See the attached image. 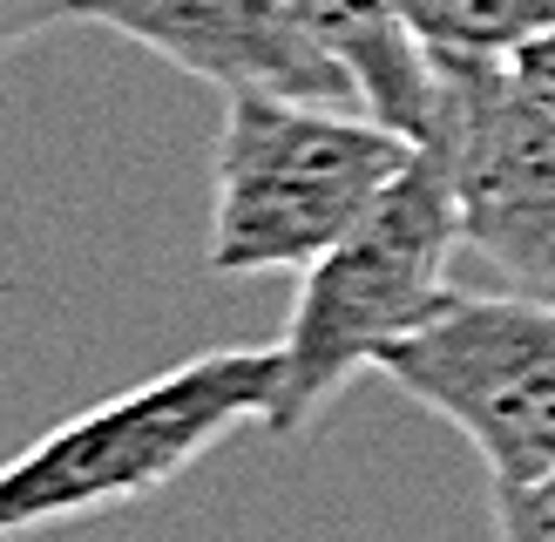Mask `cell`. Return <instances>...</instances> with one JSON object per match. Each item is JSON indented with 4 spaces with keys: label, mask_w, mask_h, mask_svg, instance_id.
I'll return each mask as SVG.
<instances>
[{
    "label": "cell",
    "mask_w": 555,
    "mask_h": 542,
    "mask_svg": "<svg viewBox=\"0 0 555 542\" xmlns=\"http://www.w3.org/2000/svg\"><path fill=\"white\" fill-rule=\"evenodd\" d=\"M278 373V346H224L54 421L0 468V542L163 495L244 421L264 427Z\"/></svg>",
    "instance_id": "6da1fadb"
},
{
    "label": "cell",
    "mask_w": 555,
    "mask_h": 542,
    "mask_svg": "<svg viewBox=\"0 0 555 542\" xmlns=\"http://www.w3.org/2000/svg\"><path fill=\"white\" fill-rule=\"evenodd\" d=\"M413 136L386 129L366 108L298 102L271 89L224 95L217 129V197L204 258L217 279L305 271L366 217L413 163Z\"/></svg>",
    "instance_id": "7a4b0ae2"
},
{
    "label": "cell",
    "mask_w": 555,
    "mask_h": 542,
    "mask_svg": "<svg viewBox=\"0 0 555 542\" xmlns=\"http://www.w3.org/2000/svg\"><path fill=\"white\" fill-rule=\"evenodd\" d=\"M461 251V210L440 156L421 143L413 163L393 177V190L332 244L319 264L298 271V298L278 339V400L264 414V434L298 441L332 400L352 387V373L379 360L421 319L448 298V264Z\"/></svg>",
    "instance_id": "3957f363"
},
{
    "label": "cell",
    "mask_w": 555,
    "mask_h": 542,
    "mask_svg": "<svg viewBox=\"0 0 555 542\" xmlns=\"http://www.w3.org/2000/svg\"><path fill=\"white\" fill-rule=\"evenodd\" d=\"M406 400L461 427L494 481L555 475V306L529 292H448L393 346H379Z\"/></svg>",
    "instance_id": "277c9868"
},
{
    "label": "cell",
    "mask_w": 555,
    "mask_h": 542,
    "mask_svg": "<svg viewBox=\"0 0 555 542\" xmlns=\"http://www.w3.org/2000/svg\"><path fill=\"white\" fill-rule=\"evenodd\" d=\"M434 89L427 150L454 183L461 244L555 306V116L502 54H434Z\"/></svg>",
    "instance_id": "5b68a950"
},
{
    "label": "cell",
    "mask_w": 555,
    "mask_h": 542,
    "mask_svg": "<svg viewBox=\"0 0 555 542\" xmlns=\"http://www.w3.org/2000/svg\"><path fill=\"white\" fill-rule=\"evenodd\" d=\"M75 21H95L108 35L150 48L224 95L271 89L298 102L359 108L352 75L298 21L292 0H75Z\"/></svg>",
    "instance_id": "8992f818"
},
{
    "label": "cell",
    "mask_w": 555,
    "mask_h": 542,
    "mask_svg": "<svg viewBox=\"0 0 555 542\" xmlns=\"http://www.w3.org/2000/svg\"><path fill=\"white\" fill-rule=\"evenodd\" d=\"M298 21L332 48V62L352 75L359 89V108L379 116L386 129L427 143L434 129V54L427 41L400 21L393 0H292Z\"/></svg>",
    "instance_id": "52a82bcc"
},
{
    "label": "cell",
    "mask_w": 555,
    "mask_h": 542,
    "mask_svg": "<svg viewBox=\"0 0 555 542\" xmlns=\"http://www.w3.org/2000/svg\"><path fill=\"white\" fill-rule=\"evenodd\" d=\"M434 54H508L555 21V0H393Z\"/></svg>",
    "instance_id": "ba28073f"
},
{
    "label": "cell",
    "mask_w": 555,
    "mask_h": 542,
    "mask_svg": "<svg viewBox=\"0 0 555 542\" xmlns=\"http://www.w3.org/2000/svg\"><path fill=\"white\" fill-rule=\"evenodd\" d=\"M494 542H555V475L494 481Z\"/></svg>",
    "instance_id": "9c48e42d"
},
{
    "label": "cell",
    "mask_w": 555,
    "mask_h": 542,
    "mask_svg": "<svg viewBox=\"0 0 555 542\" xmlns=\"http://www.w3.org/2000/svg\"><path fill=\"white\" fill-rule=\"evenodd\" d=\"M508 75H515L521 89H529V95L548 108V116H555V21L542 27V35H529V41H521V48L508 54Z\"/></svg>",
    "instance_id": "30bf717a"
},
{
    "label": "cell",
    "mask_w": 555,
    "mask_h": 542,
    "mask_svg": "<svg viewBox=\"0 0 555 542\" xmlns=\"http://www.w3.org/2000/svg\"><path fill=\"white\" fill-rule=\"evenodd\" d=\"M54 21H75V0H0V54L14 41L48 35Z\"/></svg>",
    "instance_id": "8fae6325"
}]
</instances>
